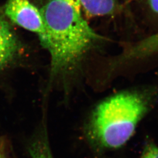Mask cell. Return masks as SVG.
<instances>
[{
  "mask_svg": "<svg viewBox=\"0 0 158 158\" xmlns=\"http://www.w3.org/2000/svg\"><path fill=\"white\" fill-rule=\"evenodd\" d=\"M45 34L39 40L51 57V74L71 71L103 38L64 0H49L40 9Z\"/></svg>",
  "mask_w": 158,
  "mask_h": 158,
  "instance_id": "6da1fadb",
  "label": "cell"
},
{
  "mask_svg": "<svg viewBox=\"0 0 158 158\" xmlns=\"http://www.w3.org/2000/svg\"><path fill=\"white\" fill-rule=\"evenodd\" d=\"M151 97L141 91H125L106 99L96 108L87 125L91 141L102 148L115 149L128 141L149 110Z\"/></svg>",
  "mask_w": 158,
  "mask_h": 158,
  "instance_id": "7a4b0ae2",
  "label": "cell"
},
{
  "mask_svg": "<svg viewBox=\"0 0 158 158\" xmlns=\"http://www.w3.org/2000/svg\"><path fill=\"white\" fill-rule=\"evenodd\" d=\"M4 11L12 23L36 34L39 39L45 34L41 12L29 0H7Z\"/></svg>",
  "mask_w": 158,
  "mask_h": 158,
  "instance_id": "3957f363",
  "label": "cell"
},
{
  "mask_svg": "<svg viewBox=\"0 0 158 158\" xmlns=\"http://www.w3.org/2000/svg\"><path fill=\"white\" fill-rule=\"evenodd\" d=\"M19 49V43L10 25L0 15V70L11 62Z\"/></svg>",
  "mask_w": 158,
  "mask_h": 158,
  "instance_id": "277c9868",
  "label": "cell"
},
{
  "mask_svg": "<svg viewBox=\"0 0 158 158\" xmlns=\"http://www.w3.org/2000/svg\"><path fill=\"white\" fill-rule=\"evenodd\" d=\"M81 8L89 18L113 14L118 7L117 0H79Z\"/></svg>",
  "mask_w": 158,
  "mask_h": 158,
  "instance_id": "5b68a950",
  "label": "cell"
},
{
  "mask_svg": "<svg viewBox=\"0 0 158 158\" xmlns=\"http://www.w3.org/2000/svg\"><path fill=\"white\" fill-rule=\"evenodd\" d=\"M158 52V32L132 46L123 56V60L141 59Z\"/></svg>",
  "mask_w": 158,
  "mask_h": 158,
  "instance_id": "8992f818",
  "label": "cell"
},
{
  "mask_svg": "<svg viewBox=\"0 0 158 158\" xmlns=\"http://www.w3.org/2000/svg\"><path fill=\"white\" fill-rule=\"evenodd\" d=\"M29 152L32 158H53L48 142L44 138L34 142L30 147Z\"/></svg>",
  "mask_w": 158,
  "mask_h": 158,
  "instance_id": "52a82bcc",
  "label": "cell"
},
{
  "mask_svg": "<svg viewBox=\"0 0 158 158\" xmlns=\"http://www.w3.org/2000/svg\"><path fill=\"white\" fill-rule=\"evenodd\" d=\"M141 158H158V147L150 143L145 147Z\"/></svg>",
  "mask_w": 158,
  "mask_h": 158,
  "instance_id": "ba28073f",
  "label": "cell"
},
{
  "mask_svg": "<svg viewBox=\"0 0 158 158\" xmlns=\"http://www.w3.org/2000/svg\"><path fill=\"white\" fill-rule=\"evenodd\" d=\"M153 11L158 14V0H146Z\"/></svg>",
  "mask_w": 158,
  "mask_h": 158,
  "instance_id": "9c48e42d",
  "label": "cell"
},
{
  "mask_svg": "<svg viewBox=\"0 0 158 158\" xmlns=\"http://www.w3.org/2000/svg\"><path fill=\"white\" fill-rule=\"evenodd\" d=\"M67 1L69 4H70L72 6H73L79 12H81V6L80 4L79 0H64Z\"/></svg>",
  "mask_w": 158,
  "mask_h": 158,
  "instance_id": "30bf717a",
  "label": "cell"
},
{
  "mask_svg": "<svg viewBox=\"0 0 158 158\" xmlns=\"http://www.w3.org/2000/svg\"><path fill=\"white\" fill-rule=\"evenodd\" d=\"M0 158H5L4 157V156L2 155V153L0 152Z\"/></svg>",
  "mask_w": 158,
  "mask_h": 158,
  "instance_id": "8fae6325",
  "label": "cell"
}]
</instances>
